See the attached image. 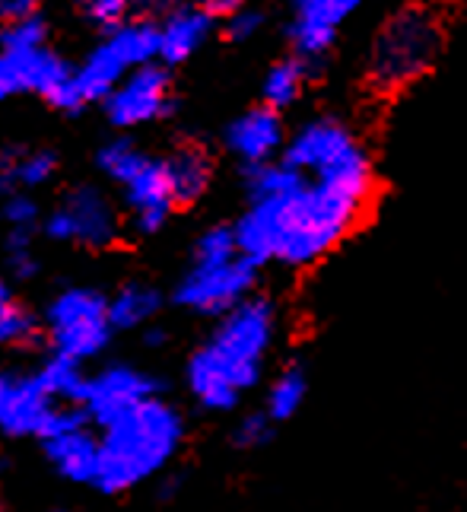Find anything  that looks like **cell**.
<instances>
[{
	"label": "cell",
	"mask_w": 467,
	"mask_h": 512,
	"mask_svg": "<svg viewBox=\"0 0 467 512\" xmlns=\"http://www.w3.org/2000/svg\"><path fill=\"white\" fill-rule=\"evenodd\" d=\"M363 0H296L290 39L302 58H321Z\"/></svg>",
	"instance_id": "15"
},
{
	"label": "cell",
	"mask_w": 467,
	"mask_h": 512,
	"mask_svg": "<svg viewBox=\"0 0 467 512\" xmlns=\"http://www.w3.org/2000/svg\"><path fill=\"white\" fill-rule=\"evenodd\" d=\"M45 233L55 242H77L86 249H102L118 236V214L99 188H74L51 210Z\"/></svg>",
	"instance_id": "10"
},
{
	"label": "cell",
	"mask_w": 467,
	"mask_h": 512,
	"mask_svg": "<svg viewBox=\"0 0 467 512\" xmlns=\"http://www.w3.org/2000/svg\"><path fill=\"white\" fill-rule=\"evenodd\" d=\"M83 7L96 23H115L134 7V0H83Z\"/></svg>",
	"instance_id": "27"
},
{
	"label": "cell",
	"mask_w": 467,
	"mask_h": 512,
	"mask_svg": "<svg viewBox=\"0 0 467 512\" xmlns=\"http://www.w3.org/2000/svg\"><path fill=\"white\" fill-rule=\"evenodd\" d=\"M274 427L277 423L264 411H251L236 423V430H232V443H236L239 449H261L274 439Z\"/></svg>",
	"instance_id": "25"
},
{
	"label": "cell",
	"mask_w": 467,
	"mask_h": 512,
	"mask_svg": "<svg viewBox=\"0 0 467 512\" xmlns=\"http://www.w3.org/2000/svg\"><path fill=\"white\" fill-rule=\"evenodd\" d=\"M35 379L42 382L45 392L55 398V401H70V404H83L86 398V385L89 379L83 376V369L77 360L70 357H61V353H55V360H48L39 373H35Z\"/></svg>",
	"instance_id": "21"
},
{
	"label": "cell",
	"mask_w": 467,
	"mask_h": 512,
	"mask_svg": "<svg viewBox=\"0 0 467 512\" xmlns=\"http://www.w3.org/2000/svg\"><path fill=\"white\" fill-rule=\"evenodd\" d=\"M4 217L10 226H32L35 217H39V207H35V201L26 198V194H13L4 207Z\"/></svg>",
	"instance_id": "28"
},
{
	"label": "cell",
	"mask_w": 467,
	"mask_h": 512,
	"mask_svg": "<svg viewBox=\"0 0 467 512\" xmlns=\"http://www.w3.org/2000/svg\"><path fill=\"white\" fill-rule=\"evenodd\" d=\"M169 109V77L153 64L137 67L105 96V112L118 128L150 125Z\"/></svg>",
	"instance_id": "13"
},
{
	"label": "cell",
	"mask_w": 467,
	"mask_h": 512,
	"mask_svg": "<svg viewBox=\"0 0 467 512\" xmlns=\"http://www.w3.org/2000/svg\"><path fill=\"white\" fill-rule=\"evenodd\" d=\"M305 90V64L302 61H280L277 67L267 70L264 80V102L267 109H290V105L302 96Z\"/></svg>",
	"instance_id": "23"
},
{
	"label": "cell",
	"mask_w": 467,
	"mask_h": 512,
	"mask_svg": "<svg viewBox=\"0 0 467 512\" xmlns=\"http://www.w3.org/2000/svg\"><path fill=\"white\" fill-rule=\"evenodd\" d=\"M159 55V29L153 23H128L112 29L77 70L80 102L105 99L115 86Z\"/></svg>",
	"instance_id": "8"
},
{
	"label": "cell",
	"mask_w": 467,
	"mask_h": 512,
	"mask_svg": "<svg viewBox=\"0 0 467 512\" xmlns=\"http://www.w3.org/2000/svg\"><path fill=\"white\" fill-rule=\"evenodd\" d=\"M261 29V16L251 10H239L236 16H229V35L232 39H251Z\"/></svg>",
	"instance_id": "29"
},
{
	"label": "cell",
	"mask_w": 467,
	"mask_h": 512,
	"mask_svg": "<svg viewBox=\"0 0 467 512\" xmlns=\"http://www.w3.org/2000/svg\"><path fill=\"white\" fill-rule=\"evenodd\" d=\"M99 169L121 188L131 226L140 236H153L166 226L175 210L166 160H153L131 140H112L96 156Z\"/></svg>",
	"instance_id": "6"
},
{
	"label": "cell",
	"mask_w": 467,
	"mask_h": 512,
	"mask_svg": "<svg viewBox=\"0 0 467 512\" xmlns=\"http://www.w3.org/2000/svg\"><path fill=\"white\" fill-rule=\"evenodd\" d=\"M39 334V322L20 303H10L0 312V347H26Z\"/></svg>",
	"instance_id": "24"
},
{
	"label": "cell",
	"mask_w": 467,
	"mask_h": 512,
	"mask_svg": "<svg viewBox=\"0 0 467 512\" xmlns=\"http://www.w3.org/2000/svg\"><path fill=\"white\" fill-rule=\"evenodd\" d=\"M51 344L70 360H93L112 341V319H109V299L96 290L70 287L51 299L45 312Z\"/></svg>",
	"instance_id": "7"
},
{
	"label": "cell",
	"mask_w": 467,
	"mask_h": 512,
	"mask_svg": "<svg viewBox=\"0 0 467 512\" xmlns=\"http://www.w3.org/2000/svg\"><path fill=\"white\" fill-rule=\"evenodd\" d=\"M143 344H147V347L166 344V331H163V328H147V334H143Z\"/></svg>",
	"instance_id": "33"
},
{
	"label": "cell",
	"mask_w": 467,
	"mask_h": 512,
	"mask_svg": "<svg viewBox=\"0 0 467 512\" xmlns=\"http://www.w3.org/2000/svg\"><path fill=\"white\" fill-rule=\"evenodd\" d=\"M156 29H159V58L166 64H182L204 45L210 32V16L197 7H175L163 16V26Z\"/></svg>",
	"instance_id": "17"
},
{
	"label": "cell",
	"mask_w": 467,
	"mask_h": 512,
	"mask_svg": "<svg viewBox=\"0 0 467 512\" xmlns=\"http://www.w3.org/2000/svg\"><path fill=\"white\" fill-rule=\"evenodd\" d=\"M45 23L29 16V20L10 23V29H4L0 35V48H16V51H29V48H45Z\"/></svg>",
	"instance_id": "26"
},
{
	"label": "cell",
	"mask_w": 467,
	"mask_h": 512,
	"mask_svg": "<svg viewBox=\"0 0 467 512\" xmlns=\"http://www.w3.org/2000/svg\"><path fill=\"white\" fill-rule=\"evenodd\" d=\"M55 411V398L35 376L4 379L0 385V430L10 436H45Z\"/></svg>",
	"instance_id": "14"
},
{
	"label": "cell",
	"mask_w": 467,
	"mask_h": 512,
	"mask_svg": "<svg viewBox=\"0 0 467 512\" xmlns=\"http://www.w3.org/2000/svg\"><path fill=\"white\" fill-rule=\"evenodd\" d=\"M159 306H163V296H159L153 287L147 284H128L121 287L112 299H109V319L112 328L118 331H131V328H143L156 319Z\"/></svg>",
	"instance_id": "19"
},
{
	"label": "cell",
	"mask_w": 467,
	"mask_h": 512,
	"mask_svg": "<svg viewBox=\"0 0 467 512\" xmlns=\"http://www.w3.org/2000/svg\"><path fill=\"white\" fill-rule=\"evenodd\" d=\"M277 309L271 299L248 296L220 315L210 338L188 360V392L204 411L239 408L264 379L267 357L277 344Z\"/></svg>",
	"instance_id": "2"
},
{
	"label": "cell",
	"mask_w": 467,
	"mask_h": 512,
	"mask_svg": "<svg viewBox=\"0 0 467 512\" xmlns=\"http://www.w3.org/2000/svg\"><path fill=\"white\" fill-rule=\"evenodd\" d=\"M201 10L207 16H236L245 10V0H201Z\"/></svg>",
	"instance_id": "31"
},
{
	"label": "cell",
	"mask_w": 467,
	"mask_h": 512,
	"mask_svg": "<svg viewBox=\"0 0 467 512\" xmlns=\"http://www.w3.org/2000/svg\"><path fill=\"white\" fill-rule=\"evenodd\" d=\"M32 10H35V0H0V20L4 23L29 20Z\"/></svg>",
	"instance_id": "30"
},
{
	"label": "cell",
	"mask_w": 467,
	"mask_h": 512,
	"mask_svg": "<svg viewBox=\"0 0 467 512\" xmlns=\"http://www.w3.org/2000/svg\"><path fill=\"white\" fill-rule=\"evenodd\" d=\"M0 385H4V376H0Z\"/></svg>",
	"instance_id": "35"
},
{
	"label": "cell",
	"mask_w": 467,
	"mask_h": 512,
	"mask_svg": "<svg viewBox=\"0 0 467 512\" xmlns=\"http://www.w3.org/2000/svg\"><path fill=\"white\" fill-rule=\"evenodd\" d=\"M20 93H39L58 109H80L77 74L48 48H0V102Z\"/></svg>",
	"instance_id": "9"
},
{
	"label": "cell",
	"mask_w": 467,
	"mask_h": 512,
	"mask_svg": "<svg viewBox=\"0 0 467 512\" xmlns=\"http://www.w3.org/2000/svg\"><path fill=\"white\" fill-rule=\"evenodd\" d=\"M372 191V156L356 131L337 118H312L283 147L280 163L251 169V204L236 239L258 268H309L353 233Z\"/></svg>",
	"instance_id": "1"
},
{
	"label": "cell",
	"mask_w": 467,
	"mask_h": 512,
	"mask_svg": "<svg viewBox=\"0 0 467 512\" xmlns=\"http://www.w3.org/2000/svg\"><path fill=\"white\" fill-rule=\"evenodd\" d=\"M305 395H309V376H305L302 366H286L274 376V382L267 385L264 395V414L274 423H283L299 414V408L305 404Z\"/></svg>",
	"instance_id": "20"
},
{
	"label": "cell",
	"mask_w": 467,
	"mask_h": 512,
	"mask_svg": "<svg viewBox=\"0 0 467 512\" xmlns=\"http://www.w3.org/2000/svg\"><path fill=\"white\" fill-rule=\"evenodd\" d=\"M185 443V417L163 395L134 404L102 427L99 471L93 487L124 493L156 478Z\"/></svg>",
	"instance_id": "3"
},
{
	"label": "cell",
	"mask_w": 467,
	"mask_h": 512,
	"mask_svg": "<svg viewBox=\"0 0 467 512\" xmlns=\"http://www.w3.org/2000/svg\"><path fill=\"white\" fill-rule=\"evenodd\" d=\"M42 446L51 468L61 478L77 484H93L99 471V436L89 430L86 411H55L48 430L42 436Z\"/></svg>",
	"instance_id": "11"
},
{
	"label": "cell",
	"mask_w": 467,
	"mask_h": 512,
	"mask_svg": "<svg viewBox=\"0 0 467 512\" xmlns=\"http://www.w3.org/2000/svg\"><path fill=\"white\" fill-rule=\"evenodd\" d=\"M258 264L236 239V229L213 226L194 242L191 264L175 287V303L197 315H223L251 296Z\"/></svg>",
	"instance_id": "4"
},
{
	"label": "cell",
	"mask_w": 467,
	"mask_h": 512,
	"mask_svg": "<svg viewBox=\"0 0 467 512\" xmlns=\"http://www.w3.org/2000/svg\"><path fill=\"white\" fill-rule=\"evenodd\" d=\"M153 395H163V382L150 373H143L137 366L118 363V366H105L96 376H89L83 411L89 423L105 427L109 420H115L118 414H124L128 408H134V404L147 401Z\"/></svg>",
	"instance_id": "12"
},
{
	"label": "cell",
	"mask_w": 467,
	"mask_h": 512,
	"mask_svg": "<svg viewBox=\"0 0 467 512\" xmlns=\"http://www.w3.org/2000/svg\"><path fill=\"white\" fill-rule=\"evenodd\" d=\"M169 185L175 194V204H191L197 201L210 185V160L201 150H175L166 160Z\"/></svg>",
	"instance_id": "18"
},
{
	"label": "cell",
	"mask_w": 467,
	"mask_h": 512,
	"mask_svg": "<svg viewBox=\"0 0 467 512\" xmlns=\"http://www.w3.org/2000/svg\"><path fill=\"white\" fill-rule=\"evenodd\" d=\"M55 169H58V156L48 150L13 153L0 166V182L16 188H39L55 175Z\"/></svg>",
	"instance_id": "22"
},
{
	"label": "cell",
	"mask_w": 467,
	"mask_h": 512,
	"mask_svg": "<svg viewBox=\"0 0 467 512\" xmlns=\"http://www.w3.org/2000/svg\"><path fill=\"white\" fill-rule=\"evenodd\" d=\"M134 7L150 16H166L169 10H175V0H134Z\"/></svg>",
	"instance_id": "32"
},
{
	"label": "cell",
	"mask_w": 467,
	"mask_h": 512,
	"mask_svg": "<svg viewBox=\"0 0 467 512\" xmlns=\"http://www.w3.org/2000/svg\"><path fill=\"white\" fill-rule=\"evenodd\" d=\"M442 16L433 7H407L382 26L372 45L369 77L379 90H398L423 77L442 51Z\"/></svg>",
	"instance_id": "5"
},
{
	"label": "cell",
	"mask_w": 467,
	"mask_h": 512,
	"mask_svg": "<svg viewBox=\"0 0 467 512\" xmlns=\"http://www.w3.org/2000/svg\"><path fill=\"white\" fill-rule=\"evenodd\" d=\"M10 303H16V299H13V293H10V287L4 284V280H0V312H4Z\"/></svg>",
	"instance_id": "34"
},
{
	"label": "cell",
	"mask_w": 467,
	"mask_h": 512,
	"mask_svg": "<svg viewBox=\"0 0 467 512\" xmlns=\"http://www.w3.org/2000/svg\"><path fill=\"white\" fill-rule=\"evenodd\" d=\"M226 147L239 156L248 169L267 166L283 147V121L274 109H251L236 118L226 131Z\"/></svg>",
	"instance_id": "16"
}]
</instances>
